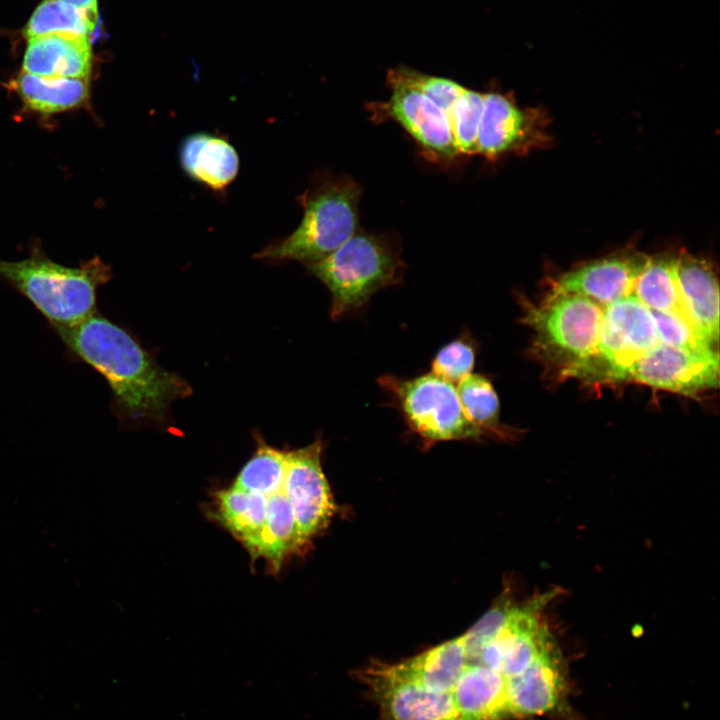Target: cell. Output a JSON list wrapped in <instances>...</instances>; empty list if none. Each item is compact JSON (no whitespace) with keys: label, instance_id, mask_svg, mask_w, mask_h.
<instances>
[{"label":"cell","instance_id":"22","mask_svg":"<svg viewBox=\"0 0 720 720\" xmlns=\"http://www.w3.org/2000/svg\"><path fill=\"white\" fill-rule=\"evenodd\" d=\"M218 513L224 526L258 557L266 517V496L234 486L217 494Z\"/></svg>","mask_w":720,"mask_h":720},{"label":"cell","instance_id":"19","mask_svg":"<svg viewBox=\"0 0 720 720\" xmlns=\"http://www.w3.org/2000/svg\"><path fill=\"white\" fill-rule=\"evenodd\" d=\"M677 279L686 309L713 343L719 339V286L712 266L690 254L678 255Z\"/></svg>","mask_w":720,"mask_h":720},{"label":"cell","instance_id":"25","mask_svg":"<svg viewBox=\"0 0 720 720\" xmlns=\"http://www.w3.org/2000/svg\"><path fill=\"white\" fill-rule=\"evenodd\" d=\"M456 384L458 397L467 418L485 436L507 433L499 421L498 395L488 378L471 373Z\"/></svg>","mask_w":720,"mask_h":720},{"label":"cell","instance_id":"23","mask_svg":"<svg viewBox=\"0 0 720 720\" xmlns=\"http://www.w3.org/2000/svg\"><path fill=\"white\" fill-rule=\"evenodd\" d=\"M677 260L674 254L649 257L632 294L652 311L675 313L692 321L678 284Z\"/></svg>","mask_w":720,"mask_h":720},{"label":"cell","instance_id":"18","mask_svg":"<svg viewBox=\"0 0 720 720\" xmlns=\"http://www.w3.org/2000/svg\"><path fill=\"white\" fill-rule=\"evenodd\" d=\"M507 678L480 663H467L451 690L458 720H502L507 716Z\"/></svg>","mask_w":720,"mask_h":720},{"label":"cell","instance_id":"31","mask_svg":"<svg viewBox=\"0 0 720 720\" xmlns=\"http://www.w3.org/2000/svg\"><path fill=\"white\" fill-rule=\"evenodd\" d=\"M400 70L403 76L440 107L448 118L465 87L451 79L423 74L406 67H400Z\"/></svg>","mask_w":720,"mask_h":720},{"label":"cell","instance_id":"17","mask_svg":"<svg viewBox=\"0 0 720 720\" xmlns=\"http://www.w3.org/2000/svg\"><path fill=\"white\" fill-rule=\"evenodd\" d=\"M179 156L186 175L212 191L225 190L239 171V156L234 146L225 138L209 133L187 136Z\"/></svg>","mask_w":720,"mask_h":720},{"label":"cell","instance_id":"6","mask_svg":"<svg viewBox=\"0 0 720 720\" xmlns=\"http://www.w3.org/2000/svg\"><path fill=\"white\" fill-rule=\"evenodd\" d=\"M377 382L409 429L424 443L479 440L485 436L467 418L453 383L431 372L408 379L383 375Z\"/></svg>","mask_w":720,"mask_h":720},{"label":"cell","instance_id":"16","mask_svg":"<svg viewBox=\"0 0 720 720\" xmlns=\"http://www.w3.org/2000/svg\"><path fill=\"white\" fill-rule=\"evenodd\" d=\"M92 54L88 36L53 34L28 39L22 70L41 77L88 78Z\"/></svg>","mask_w":720,"mask_h":720},{"label":"cell","instance_id":"26","mask_svg":"<svg viewBox=\"0 0 720 720\" xmlns=\"http://www.w3.org/2000/svg\"><path fill=\"white\" fill-rule=\"evenodd\" d=\"M286 459L287 450L276 449L258 439L256 451L232 486L267 497L283 488Z\"/></svg>","mask_w":720,"mask_h":720},{"label":"cell","instance_id":"2","mask_svg":"<svg viewBox=\"0 0 720 720\" xmlns=\"http://www.w3.org/2000/svg\"><path fill=\"white\" fill-rule=\"evenodd\" d=\"M112 277L94 257L78 267L52 261L39 248L19 261L0 258V282L28 299L52 329L74 326L97 311V290Z\"/></svg>","mask_w":720,"mask_h":720},{"label":"cell","instance_id":"32","mask_svg":"<svg viewBox=\"0 0 720 720\" xmlns=\"http://www.w3.org/2000/svg\"><path fill=\"white\" fill-rule=\"evenodd\" d=\"M77 10L84 12L94 23L97 18V0H60Z\"/></svg>","mask_w":720,"mask_h":720},{"label":"cell","instance_id":"30","mask_svg":"<svg viewBox=\"0 0 720 720\" xmlns=\"http://www.w3.org/2000/svg\"><path fill=\"white\" fill-rule=\"evenodd\" d=\"M652 314L660 343L693 351L715 350L717 344L707 338L691 320L675 313L652 311Z\"/></svg>","mask_w":720,"mask_h":720},{"label":"cell","instance_id":"21","mask_svg":"<svg viewBox=\"0 0 720 720\" xmlns=\"http://www.w3.org/2000/svg\"><path fill=\"white\" fill-rule=\"evenodd\" d=\"M467 663L462 635L398 664L408 675L426 687L438 692H451Z\"/></svg>","mask_w":720,"mask_h":720},{"label":"cell","instance_id":"13","mask_svg":"<svg viewBox=\"0 0 720 720\" xmlns=\"http://www.w3.org/2000/svg\"><path fill=\"white\" fill-rule=\"evenodd\" d=\"M717 350L693 351L658 343L629 370L627 380L695 395L718 386Z\"/></svg>","mask_w":720,"mask_h":720},{"label":"cell","instance_id":"12","mask_svg":"<svg viewBox=\"0 0 720 720\" xmlns=\"http://www.w3.org/2000/svg\"><path fill=\"white\" fill-rule=\"evenodd\" d=\"M322 451L321 439L287 451L283 489L305 542L328 525L336 509L322 469Z\"/></svg>","mask_w":720,"mask_h":720},{"label":"cell","instance_id":"8","mask_svg":"<svg viewBox=\"0 0 720 720\" xmlns=\"http://www.w3.org/2000/svg\"><path fill=\"white\" fill-rule=\"evenodd\" d=\"M659 343L652 311L633 294L606 306L593 379L627 380L631 367Z\"/></svg>","mask_w":720,"mask_h":720},{"label":"cell","instance_id":"10","mask_svg":"<svg viewBox=\"0 0 720 720\" xmlns=\"http://www.w3.org/2000/svg\"><path fill=\"white\" fill-rule=\"evenodd\" d=\"M547 124L543 111L520 107L499 92L483 93L477 154L496 160L543 147L550 142Z\"/></svg>","mask_w":720,"mask_h":720},{"label":"cell","instance_id":"4","mask_svg":"<svg viewBox=\"0 0 720 720\" xmlns=\"http://www.w3.org/2000/svg\"><path fill=\"white\" fill-rule=\"evenodd\" d=\"M306 266L329 290L334 320L359 311L376 292L398 284L405 269L399 241L392 234L360 229L335 251Z\"/></svg>","mask_w":720,"mask_h":720},{"label":"cell","instance_id":"20","mask_svg":"<svg viewBox=\"0 0 720 720\" xmlns=\"http://www.w3.org/2000/svg\"><path fill=\"white\" fill-rule=\"evenodd\" d=\"M88 78L41 77L21 71L10 88L30 111L52 115L80 108L89 98Z\"/></svg>","mask_w":720,"mask_h":720},{"label":"cell","instance_id":"11","mask_svg":"<svg viewBox=\"0 0 720 720\" xmlns=\"http://www.w3.org/2000/svg\"><path fill=\"white\" fill-rule=\"evenodd\" d=\"M544 602L545 599H535L521 607L509 606L504 623L474 660L509 678L554 650L551 634L541 617Z\"/></svg>","mask_w":720,"mask_h":720},{"label":"cell","instance_id":"28","mask_svg":"<svg viewBox=\"0 0 720 720\" xmlns=\"http://www.w3.org/2000/svg\"><path fill=\"white\" fill-rule=\"evenodd\" d=\"M482 112L483 93L464 88L448 116L454 144L460 156L477 154Z\"/></svg>","mask_w":720,"mask_h":720},{"label":"cell","instance_id":"1","mask_svg":"<svg viewBox=\"0 0 720 720\" xmlns=\"http://www.w3.org/2000/svg\"><path fill=\"white\" fill-rule=\"evenodd\" d=\"M53 330L71 357L107 381L113 411L124 424L160 423L173 401L192 392L184 379L159 366L128 331L98 311L74 326Z\"/></svg>","mask_w":720,"mask_h":720},{"label":"cell","instance_id":"15","mask_svg":"<svg viewBox=\"0 0 720 720\" xmlns=\"http://www.w3.org/2000/svg\"><path fill=\"white\" fill-rule=\"evenodd\" d=\"M507 716L541 715L555 709L563 691V677L554 650L521 673L507 678Z\"/></svg>","mask_w":720,"mask_h":720},{"label":"cell","instance_id":"9","mask_svg":"<svg viewBox=\"0 0 720 720\" xmlns=\"http://www.w3.org/2000/svg\"><path fill=\"white\" fill-rule=\"evenodd\" d=\"M360 679L383 720H458L450 692L426 687L398 663L374 664L360 672Z\"/></svg>","mask_w":720,"mask_h":720},{"label":"cell","instance_id":"5","mask_svg":"<svg viewBox=\"0 0 720 720\" xmlns=\"http://www.w3.org/2000/svg\"><path fill=\"white\" fill-rule=\"evenodd\" d=\"M604 308L575 294H551L525 320L537 345L568 376L593 378Z\"/></svg>","mask_w":720,"mask_h":720},{"label":"cell","instance_id":"29","mask_svg":"<svg viewBox=\"0 0 720 720\" xmlns=\"http://www.w3.org/2000/svg\"><path fill=\"white\" fill-rule=\"evenodd\" d=\"M476 361V347L470 336L460 335L441 347L431 362V373L458 383L472 373Z\"/></svg>","mask_w":720,"mask_h":720},{"label":"cell","instance_id":"24","mask_svg":"<svg viewBox=\"0 0 720 720\" xmlns=\"http://www.w3.org/2000/svg\"><path fill=\"white\" fill-rule=\"evenodd\" d=\"M304 543L284 489L267 496L265 526L258 557H264L278 568L288 554Z\"/></svg>","mask_w":720,"mask_h":720},{"label":"cell","instance_id":"27","mask_svg":"<svg viewBox=\"0 0 720 720\" xmlns=\"http://www.w3.org/2000/svg\"><path fill=\"white\" fill-rule=\"evenodd\" d=\"M95 23L87 15L60 0H43L27 21L23 36L27 39L53 35H86Z\"/></svg>","mask_w":720,"mask_h":720},{"label":"cell","instance_id":"7","mask_svg":"<svg viewBox=\"0 0 720 720\" xmlns=\"http://www.w3.org/2000/svg\"><path fill=\"white\" fill-rule=\"evenodd\" d=\"M387 84L390 97L366 106L370 119L375 123L395 121L415 141L425 158L443 165L454 163L460 155L444 111L413 86L400 67L389 71Z\"/></svg>","mask_w":720,"mask_h":720},{"label":"cell","instance_id":"14","mask_svg":"<svg viewBox=\"0 0 720 720\" xmlns=\"http://www.w3.org/2000/svg\"><path fill=\"white\" fill-rule=\"evenodd\" d=\"M648 259L640 252L627 250L592 260L562 274L552 294L584 296L605 308L633 293Z\"/></svg>","mask_w":720,"mask_h":720},{"label":"cell","instance_id":"3","mask_svg":"<svg viewBox=\"0 0 720 720\" xmlns=\"http://www.w3.org/2000/svg\"><path fill=\"white\" fill-rule=\"evenodd\" d=\"M360 185L345 174L320 173L298 198L303 217L287 237L256 257L269 262L315 263L345 243L359 229Z\"/></svg>","mask_w":720,"mask_h":720}]
</instances>
